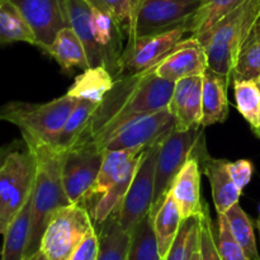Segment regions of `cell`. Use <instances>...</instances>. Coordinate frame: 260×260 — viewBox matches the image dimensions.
<instances>
[{
	"instance_id": "obj_4",
	"label": "cell",
	"mask_w": 260,
	"mask_h": 260,
	"mask_svg": "<svg viewBox=\"0 0 260 260\" xmlns=\"http://www.w3.org/2000/svg\"><path fill=\"white\" fill-rule=\"evenodd\" d=\"M76 103L78 99L66 93L46 103L12 101L0 107V121L17 126L22 135L55 146Z\"/></svg>"
},
{
	"instance_id": "obj_1",
	"label": "cell",
	"mask_w": 260,
	"mask_h": 260,
	"mask_svg": "<svg viewBox=\"0 0 260 260\" xmlns=\"http://www.w3.org/2000/svg\"><path fill=\"white\" fill-rule=\"evenodd\" d=\"M156 66L114 79L113 88L91 116L80 142L91 141L99 146L126 122L168 108L175 83L159 78Z\"/></svg>"
},
{
	"instance_id": "obj_45",
	"label": "cell",
	"mask_w": 260,
	"mask_h": 260,
	"mask_svg": "<svg viewBox=\"0 0 260 260\" xmlns=\"http://www.w3.org/2000/svg\"><path fill=\"white\" fill-rule=\"evenodd\" d=\"M253 131H254V134H255L256 136L260 139V128H255V129H253Z\"/></svg>"
},
{
	"instance_id": "obj_41",
	"label": "cell",
	"mask_w": 260,
	"mask_h": 260,
	"mask_svg": "<svg viewBox=\"0 0 260 260\" xmlns=\"http://www.w3.org/2000/svg\"><path fill=\"white\" fill-rule=\"evenodd\" d=\"M14 146V144H9V145H4V146L0 147V167H2L3 161H4L5 156L8 155V152L12 150V147Z\"/></svg>"
},
{
	"instance_id": "obj_7",
	"label": "cell",
	"mask_w": 260,
	"mask_h": 260,
	"mask_svg": "<svg viewBox=\"0 0 260 260\" xmlns=\"http://www.w3.org/2000/svg\"><path fill=\"white\" fill-rule=\"evenodd\" d=\"M94 229L86 206L75 203L58 208L48 221L40 250L47 260H68Z\"/></svg>"
},
{
	"instance_id": "obj_27",
	"label": "cell",
	"mask_w": 260,
	"mask_h": 260,
	"mask_svg": "<svg viewBox=\"0 0 260 260\" xmlns=\"http://www.w3.org/2000/svg\"><path fill=\"white\" fill-rule=\"evenodd\" d=\"M142 151L144 150H109V151H104L101 170H99L98 177H96L90 193H89L88 203H86L88 210L91 200L96 197L99 198L102 194H104L108 190V188L118 179L124 167Z\"/></svg>"
},
{
	"instance_id": "obj_31",
	"label": "cell",
	"mask_w": 260,
	"mask_h": 260,
	"mask_svg": "<svg viewBox=\"0 0 260 260\" xmlns=\"http://www.w3.org/2000/svg\"><path fill=\"white\" fill-rule=\"evenodd\" d=\"M127 260H162L157 248L152 216L147 215L131 233Z\"/></svg>"
},
{
	"instance_id": "obj_42",
	"label": "cell",
	"mask_w": 260,
	"mask_h": 260,
	"mask_svg": "<svg viewBox=\"0 0 260 260\" xmlns=\"http://www.w3.org/2000/svg\"><path fill=\"white\" fill-rule=\"evenodd\" d=\"M27 260H47V258H46L45 255L42 254V251H37L36 254H33L32 256H29Z\"/></svg>"
},
{
	"instance_id": "obj_3",
	"label": "cell",
	"mask_w": 260,
	"mask_h": 260,
	"mask_svg": "<svg viewBox=\"0 0 260 260\" xmlns=\"http://www.w3.org/2000/svg\"><path fill=\"white\" fill-rule=\"evenodd\" d=\"M260 19V0H246L202 35L194 36L207 56L208 68L233 81L238 53Z\"/></svg>"
},
{
	"instance_id": "obj_35",
	"label": "cell",
	"mask_w": 260,
	"mask_h": 260,
	"mask_svg": "<svg viewBox=\"0 0 260 260\" xmlns=\"http://www.w3.org/2000/svg\"><path fill=\"white\" fill-rule=\"evenodd\" d=\"M198 245V220L188 218L182 222L177 238L167 256L162 260H189L193 250Z\"/></svg>"
},
{
	"instance_id": "obj_46",
	"label": "cell",
	"mask_w": 260,
	"mask_h": 260,
	"mask_svg": "<svg viewBox=\"0 0 260 260\" xmlns=\"http://www.w3.org/2000/svg\"><path fill=\"white\" fill-rule=\"evenodd\" d=\"M256 83H258V86H259V89H260V79H258V80H256Z\"/></svg>"
},
{
	"instance_id": "obj_43",
	"label": "cell",
	"mask_w": 260,
	"mask_h": 260,
	"mask_svg": "<svg viewBox=\"0 0 260 260\" xmlns=\"http://www.w3.org/2000/svg\"><path fill=\"white\" fill-rule=\"evenodd\" d=\"M189 260H202L201 259V253H200V248H198V245L196 246V249L193 250L192 255H190Z\"/></svg>"
},
{
	"instance_id": "obj_10",
	"label": "cell",
	"mask_w": 260,
	"mask_h": 260,
	"mask_svg": "<svg viewBox=\"0 0 260 260\" xmlns=\"http://www.w3.org/2000/svg\"><path fill=\"white\" fill-rule=\"evenodd\" d=\"M161 141L162 139L144 150L134 180L119 207V223L129 234L151 211L155 189V169Z\"/></svg>"
},
{
	"instance_id": "obj_18",
	"label": "cell",
	"mask_w": 260,
	"mask_h": 260,
	"mask_svg": "<svg viewBox=\"0 0 260 260\" xmlns=\"http://www.w3.org/2000/svg\"><path fill=\"white\" fill-rule=\"evenodd\" d=\"M233 81L228 76L206 69L202 81V126L222 123L229 116L228 89Z\"/></svg>"
},
{
	"instance_id": "obj_13",
	"label": "cell",
	"mask_w": 260,
	"mask_h": 260,
	"mask_svg": "<svg viewBox=\"0 0 260 260\" xmlns=\"http://www.w3.org/2000/svg\"><path fill=\"white\" fill-rule=\"evenodd\" d=\"M36 36V47L47 53L56 35L69 27L65 0H12Z\"/></svg>"
},
{
	"instance_id": "obj_34",
	"label": "cell",
	"mask_w": 260,
	"mask_h": 260,
	"mask_svg": "<svg viewBox=\"0 0 260 260\" xmlns=\"http://www.w3.org/2000/svg\"><path fill=\"white\" fill-rule=\"evenodd\" d=\"M236 107L251 128H260V89L256 80H233Z\"/></svg>"
},
{
	"instance_id": "obj_11",
	"label": "cell",
	"mask_w": 260,
	"mask_h": 260,
	"mask_svg": "<svg viewBox=\"0 0 260 260\" xmlns=\"http://www.w3.org/2000/svg\"><path fill=\"white\" fill-rule=\"evenodd\" d=\"M175 127V119L169 109L136 117L119 126L99 146L109 150H145L164 139Z\"/></svg>"
},
{
	"instance_id": "obj_19",
	"label": "cell",
	"mask_w": 260,
	"mask_h": 260,
	"mask_svg": "<svg viewBox=\"0 0 260 260\" xmlns=\"http://www.w3.org/2000/svg\"><path fill=\"white\" fill-rule=\"evenodd\" d=\"M201 170L207 177L211 185L213 205H215L217 215L225 213L229 208L239 203L241 190L236 187L235 182L231 178L228 169V161L222 159L207 156L200 161Z\"/></svg>"
},
{
	"instance_id": "obj_33",
	"label": "cell",
	"mask_w": 260,
	"mask_h": 260,
	"mask_svg": "<svg viewBox=\"0 0 260 260\" xmlns=\"http://www.w3.org/2000/svg\"><path fill=\"white\" fill-rule=\"evenodd\" d=\"M223 215L228 218L229 226L248 259L260 260L253 222H251L250 217L246 215L245 211L243 210V207L236 203L233 207L229 208Z\"/></svg>"
},
{
	"instance_id": "obj_8",
	"label": "cell",
	"mask_w": 260,
	"mask_h": 260,
	"mask_svg": "<svg viewBox=\"0 0 260 260\" xmlns=\"http://www.w3.org/2000/svg\"><path fill=\"white\" fill-rule=\"evenodd\" d=\"M202 0H135L127 40L189 25Z\"/></svg>"
},
{
	"instance_id": "obj_44",
	"label": "cell",
	"mask_w": 260,
	"mask_h": 260,
	"mask_svg": "<svg viewBox=\"0 0 260 260\" xmlns=\"http://www.w3.org/2000/svg\"><path fill=\"white\" fill-rule=\"evenodd\" d=\"M256 228H258V231H259V236H260V216H259V218H258V220H256Z\"/></svg>"
},
{
	"instance_id": "obj_30",
	"label": "cell",
	"mask_w": 260,
	"mask_h": 260,
	"mask_svg": "<svg viewBox=\"0 0 260 260\" xmlns=\"http://www.w3.org/2000/svg\"><path fill=\"white\" fill-rule=\"evenodd\" d=\"M260 79V19L251 28L238 53L233 70V80Z\"/></svg>"
},
{
	"instance_id": "obj_16",
	"label": "cell",
	"mask_w": 260,
	"mask_h": 260,
	"mask_svg": "<svg viewBox=\"0 0 260 260\" xmlns=\"http://www.w3.org/2000/svg\"><path fill=\"white\" fill-rule=\"evenodd\" d=\"M202 76H190L175 83L169 102L170 113L175 119V128L187 131L202 126Z\"/></svg>"
},
{
	"instance_id": "obj_2",
	"label": "cell",
	"mask_w": 260,
	"mask_h": 260,
	"mask_svg": "<svg viewBox=\"0 0 260 260\" xmlns=\"http://www.w3.org/2000/svg\"><path fill=\"white\" fill-rule=\"evenodd\" d=\"M23 141L36 157V178L32 198V218L25 260L40 251L41 241L51 216L56 210L71 205L63 189V152L27 135Z\"/></svg>"
},
{
	"instance_id": "obj_15",
	"label": "cell",
	"mask_w": 260,
	"mask_h": 260,
	"mask_svg": "<svg viewBox=\"0 0 260 260\" xmlns=\"http://www.w3.org/2000/svg\"><path fill=\"white\" fill-rule=\"evenodd\" d=\"M208 68L205 50L194 36L184 38L170 51L155 69L159 78L177 83L180 79L202 76Z\"/></svg>"
},
{
	"instance_id": "obj_39",
	"label": "cell",
	"mask_w": 260,
	"mask_h": 260,
	"mask_svg": "<svg viewBox=\"0 0 260 260\" xmlns=\"http://www.w3.org/2000/svg\"><path fill=\"white\" fill-rule=\"evenodd\" d=\"M228 169L231 178L235 182L236 187L243 192L244 188L250 183L254 173V165L250 160L240 159L231 162L228 161Z\"/></svg>"
},
{
	"instance_id": "obj_6",
	"label": "cell",
	"mask_w": 260,
	"mask_h": 260,
	"mask_svg": "<svg viewBox=\"0 0 260 260\" xmlns=\"http://www.w3.org/2000/svg\"><path fill=\"white\" fill-rule=\"evenodd\" d=\"M36 157L25 145L12 147L0 167V235L19 212L35 185Z\"/></svg>"
},
{
	"instance_id": "obj_14",
	"label": "cell",
	"mask_w": 260,
	"mask_h": 260,
	"mask_svg": "<svg viewBox=\"0 0 260 260\" xmlns=\"http://www.w3.org/2000/svg\"><path fill=\"white\" fill-rule=\"evenodd\" d=\"M91 23L94 40L102 52L103 65L117 79L119 76V62L123 52L122 41L124 32L116 17L99 0H91Z\"/></svg>"
},
{
	"instance_id": "obj_21",
	"label": "cell",
	"mask_w": 260,
	"mask_h": 260,
	"mask_svg": "<svg viewBox=\"0 0 260 260\" xmlns=\"http://www.w3.org/2000/svg\"><path fill=\"white\" fill-rule=\"evenodd\" d=\"M98 234L96 260H127L131 234L119 223V208L95 226Z\"/></svg>"
},
{
	"instance_id": "obj_26",
	"label": "cell",
	"mask_w": 260,
	"mask_h": 260,
	"mask_svg": "<svg viewBox=\"0 0 260 260\" xmlns=\"http://www.w3.org/2000/svg\"><path fill=\"white\" fill-rule=\"evenodd\" d=\"M182 222L183 220L179 208L172 192H169L159 210L152 216V225H154L155 236H156L157 248L162 259L167 256L168 251L172 248L179 233Z\"/></svg>"
},
{
	"instance_id": "obj_36",
	"label": "cell",
	"mask_w": 260,
	"mask_h": 260,
	"mask_svg": "<svg viewBox=\"0 0 260 260\" xmlns=\"http://www.w3.org/2000/svg\"><path fill=\"white\" fill-rule=\"evenodd\" d=\"M198 220V248L202 260H222L217 249L216 236L213 233L212 218L210 215V207L203 203L202 212L197 216Z\"/></svg>"
},
{
	"instance_id": "obj_17",
	"label": "cell",
	"mask_w": 260,
	"mask_h": 260,
	"mask_svg": "<svg viewBox=\"0 0 260 260\" xmlns=\"http://www.w3.org/2000/svg\"><path fill=\"white\" fill-rule=\"evenodd\" d=\"M201 164L197 157H190L173 182L170 192L177 202L182 220L197 217L203 208L201 196Z\"/></svg>"
},
{
	"instance_id": "obj_20",
	"label": "cell",
	"mask_w": 260,
	"mask_h": 260,
	"mask_svg": "<svg viewBox=\"0 0 260 260\" xmlns=\"http://www.w3.org/2000/svg\"><path fill=\"white\" fill-rule=\"evenodd\" d=\"M69 27L73 28L85 46L90 68L103 65L102 52L93 36L91 0H65Z\"/></svg>"
},
{
	"instance_id": "obj_9",
	"label": "cell",
	"mask_w": 260,
	"mask_h": 260,
	"mask_svg": "<svg viewBox=\"0 0 260 260\" xmlns=\"http://www.w3.org/2000/svg\"><path fill=\"white\" fill-rule=\"evenodd\" d=\"M104 150L94 142H80L63 152L62 183L71 205L86 206L103 162Z\"/></svg>"
},
{
	"instance_id": "obj_23",
	"label": "cell",
	"mask_w": 260,
	"mask_h": 260,
	"mask_svg": "<svg viewBox=\"0 0 260 260\" xmlns=\"http://www.w3.org/2000/svg\"><path fill=\"white\" fill-rule=\"evenodd\" d=\"M142 152L140 155H137L135 159H132L124 167V169L122 170L118 179L94 203V206L90 210V215L91 218H93L94 226L103 222L109 215H112L114 211L121 207L122 202H123L124 197L127 194V190H128L129 185H131L132 180H134L135 174H136V170L139 168L140 161H141Z\"/></svg>"
},
{
	"instance_id": "obj_38",
	"label": "cell",
	"mask_w": 260,
	"mask_h": 260,
	"mask_svg": "<svg viewBox=\"0 0 260 260\" xmlns=\"http://www.w3.org/2000/svg\"><path fill=\"white\" fill-rule=\"evenodd\" d=\"M99 2L116 17L122 30L127 36L131 25L135 0H99Z\"/></svg>"
},
{
	"instance_id": "obj_32",
	"label": "cell",
	"mask_w": 260,
	"mask_h": 260,
	"mask_svg": "<svg viewBox=\"0 0 260 260\" xmlns=\"http://www.w3.org/2000/svg\"><path fill=\"white\" fill-rule=\"evenodd\" d=\"M244 2L246 0H202L197 14L188 25V30L192 36L202 35Z\"/></svg>"
},
{
	"instance_id": "obj_12",
	"label": "cell",
	"mask_w": 260,
	"mask_h": 260,
	"mask_svg": "<svg viewBox=\"0 0 260 260\" xmlns=\"http://www.w3.org/2000/svg\"><path fill=\"white\" fill-rule=\"evenodd\" d=\"M187 33H189L188 25H180L174 29L127 40L119 62V76L157 65L184 40Z\"/></svg>"
},
{
	"instance_id": "obj_22",
	"label": "cell",
	"mask_w": 260,
	"mask_h": 260,
	"mask_svg": "<svg viewBox=\"0 0 260 260\" xmlns=\"http://www.w3.org/2000/svg\"><path fill=\"white\" fill-rule=\"evenodd\" d=\"M32 198L33 189L19 212L14 216L5 233L3 234L4 240L2 248V260H25L32 218Z\"/></svg>"
},
{
	"instance_id": "obj_5",
	"label": "cell",
	"mask_w": 260,
	"mask_h": 260,
	"mask_svg": "<svg viewBox=\"0 0 260 260\" xmlns=\"http://www.w3.org/2000/svg\"><path fill=\"white\" fill-rule=\"evenodd\" d=\"M205 127L180 131L174 128L160 144L155 169V189L150 215L154 216L170 192L173 182L190 157L202 160L207 156Z\"/></svg>"
},
{
	"instance_id": "obj_28",
	"label": "cell",
	"mask_w": 260,
	"mask_h": 260,
	"mask_svg": "<svg viewBox=\"0 0 260 260\" xmlns=\"http://www.w3.org/2000/svg\"><path fill=\"white\" fill-rule=\"evenodd\" d=\"M25 42L36 46V36L12 0H0V45Z\"/></svg>"
},
{
	"instance_id": "obj_40",
	"label": "cell",
	"mask_w": 260,
	"mask_h": 260,
	"mask_svg": "<svg viewBox=\"0 0 260 260\" xmlns=\"http://www.w3.org/2000/svg\"><path fill=\"white\" fill-rule=\"evenodd\" d=\"M98 234L96 230L94 229L85 239L83 243L80 244L78 249L74 251L73 255L68 260H96L98 256Z\"/></svg>"
},
{
	"instance_id": "obj_24",
	"label": "cell",
	"mask_w": 260,
	"mask_h": 260,
	"mask_svg": "<svg viewBox=\"0 0 260 260\" xmlns=\"http://www.w3.org/2000/svg\"><path fill=\"white\" fill-rule=\"evenodd\" d=\"M114 78L104 65L85 69L74 80L66 94L78 101H88L101 104L104 96L113 88Z\"/></svg>"
},
{
	"instance_id": "obj_25",
	"label": "cell",
	"mask_w": 260,
	"mask_h": 260,
	"mask_svg": "<svg viewBox=\"0 0 260 260\" xmlns=\"http://www.w3.org/2000/svg\"><path fill=\"white\" fill-rule=\"evenodd\" d=\"M47 55L55 58L63 70L80 68L83 70L90 68L85 46L81 42L73 28L65 27L56 35L55 41L50 46Z\"/></svg>"
},
{
	"instance_id": "obj_29",
	"label": "cell",
	"mask_w": 260,
	"mask_h": 260,
	"mask_svg": "<svg viewBox=\"0 0 260 260\" xmlns=\"http://www.w3.org/2000/svg\"><path fill=\"white\" fill-rule=\"evenodd\" d=\"M98 106V103H93V102L78 101L61 129L55 147H57L61 151H68L71 147L78 145L85 135L91 116Z\"/></svg>"
},
{
	"instance_id": "obj_37",
	"label": "cell",
	"mask_w": 260,
	"mask_h": 260,
	"mask_svg": "<svg viewBox=\"0 0 260 260\" xmlns=\"http://www.w3.org/2000/svg\"><path fill=\"white\" fill-rule=\"evenodd\" d=\"M216 243H217L218 253L222 260H249L240 244L236 241L235 236L229 226L228 218L223 213H220L217 218Z\"/></svg>"
}]
</instances>
